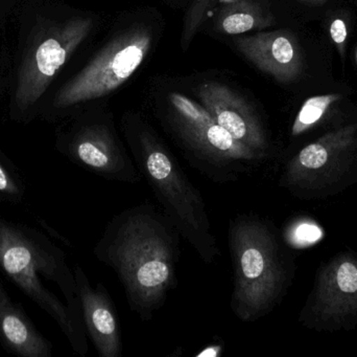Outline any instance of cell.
Listing matches in <instances>:
<instances>
[{
  "label": "cell",
  "instance_id": "20",
  "mask_svg": "<svg viewBox=\"0 0 357 357\" xmlns=\"http://www.w3.org/2000/svg\"><path fill=\"white\" fill-rule=\"evenodd\" d=\"M0 193L10 195V196H16L20 193L16 182L1 163H0Z\"/></svg>",
  "mask_w": 357,
  "mask_h": 357
},
{
  "label": "cell",
  "instance_id": "9",
  "mask_svg": "<svg viewBox=\"0 0 357 357\" xmlns=\"http://www.w3.org/2000/svg\"><path fill=\"white\" fill-rule=\"evenodd\" d=\"M203 107L235 140L264 155L266 138L261 122L247 101L224 84L204 83L199 87Z\"/></svg>",
  "mask_w": 357,
  "mask_h": 357
},
{
  "label": "cell",
  "instance_id": "8",
  "mask_svg": "<svg viewBox=\"0 0 357 357\" xmlns=\"http://www.w3.org/2000/svg\"><path fill=\"white\" fill-rule=\"evenodd\" d=\"M65 153L81 167L110 182L137 184L142 176L113 130L105 124H92L77 130Z\"/></svg>",
  "mask_w": 357,
  "mask_h": 357
},
{
  "label": "cell",
  "instance_id": "19",
  "mask_svg": "<svg viewBox=\"0 0 357 357\" xmlns=\"http://www.w3.org/2000/svg\"><path fill=\"white\" fill-rule=\"evenodd\" d=\"M322 237V230L316 224H302L295 231L296 241L301 245H314Z\"/></svg>",
  "mask_w": 357,
  "mask_h": 357
},
{
  "label": "cell",
  "instance_id": "18",
  "mask_svg": "<svg viewBox=\"0 0 357 357\" xmlns=\"http://www.w3.org/2000/svg\"><path fill=\"white\" fill-rule=\"evenodd\" d=\"M331 40L335 43V48L341 54L342 60H345L346 45H347L348 29L345 20L342 18H337L333 20L331 24Z\"/></svg>",
  "mask_w": 357,
  "mask_h": 357
},
{
  "label": "cell",
  "instance_id": "14",
  "mask_svg": "<svg viewBox=\"0 0 357 357\" xmlns=\"http://www.w3.org/2000/svg\"><path fill=\"white\" fill-rule=\"evenodd\" d=\"M341 99L342 94H321L307 99L296 117L291 129L293 136H300L314 127L328 112L331 106Z\"/></svg>",
  "mask_w": 357,
  "mask_h": 357
},
{
  "label": "cell",
  "instance_id": "12",
  "mask_svg": "<svg viewBox=\"0 0 357 357\" xmlns=\"http://www.w3.org/2000/svg\"><path fill=\"white\" fill-rule=\"evenodd\" d=\"M0 342L22 357H50L52 346L33 326L26 314L8 297L0 283Z\"/></svg>",
  "mask_w": 357,
  "mask_h": 357
},
{
  "label": "cell",
  "instance_id": "1",
  "mask_svg": "<svg viewBox=\"0 0 357 357\" xmlns=\"http://www.w3.org/2000/svg\"><path fill=\"white\" fill-rule=\"evenodd\" d=\"M178 233L150 203L115 215L94 247V255L116 272L130 309L144 322L163 307L177 285Z\"/></svg>",
  "mask_w": 357,
  "mask_h": 357
},
{
  "label": "cell",
  "instance_id": "16",
  "mask_svg": "<svg viewBox=\"0 0 357 357\" xmlns=\"http://www.w3.org/2000/svg\"><path fill=\"white\" fill-rule=\"evenodd\" d=\"M333 281L340 293L357 295V264L351 260L340 262L335 268Z\"/></svg>",
  "mask_w": 357,
  "mask_h": 357
},
{
  "label": "cell",
  "instance_id": "10",
  "mask_svg": "<svg viewBox=\"0 0 357 357\" xmlns=\"http://www.w3.org/2000/svg\"><path fill=\"white\" fill-rule=\"evenodd\" d=\"M77 295L86 331L100 357L123 356L121 329L110 295L102 283L90 284L81 266L75 268Z\"/></svg>",
  "mask_w": 357,
  "mask_h": 357
},
{
  "label": "cell",
  "instance_id": "6",
  "mask_svg": "<svg viewBox=\"0 0 357 357\" xmlns=\"http://www.w3.org/2000/svg\"><path fill=\"white\" fill-rule=\"evenodd\" d=\"M153 36L146 27L121 34L100 50L54 98L58 108L102 98L127 82L149 54Z\"/></svg>",
  "mask_w": 357,
  "mask_h": 357
},
{
  "label": "cell",
  "instance_id": "15",
  "mask_svg": "<svg viewBox=\"0 0 357 357\" xmlns=\"http://www.w3.org/2000/svg\"><path fill=\"white\" fill-rule=\"evenodd\" d=\"M342 130L335 133L325 136L319 142L308 145L302 149L296 159L293 167H302L304 169L316 170L324 167L329 159V148L341 136Z\"/></svg>",
  "mask_w": 357,
  "mask_h": 357
},
{
  "label": "cell",
  "instance_id": "7",
  "mask_svg": "<svg viewBox=\"0 0 357 357\" xmlns=\"http://www.w3.org/2000/svg\"><path fill=\"white\" fill-rule=\"evenodd\" d=\"M92 27V19H71L52 27L33 44L19 71L15 92L17 108L26 110L38 102Z\"/></svg>",
  "mask_w": 357,
  "mask_h": 357
},
{
  "label": "cell",
  "instance_id": "22",
  "mask_svg": "<svg viewBox=\"0 0 357 357\" xmlns=\"http://www.w3.org/2000/svg\"><path fill=\"white\" fill-rule=\"evenodd\" d=\"M303 1L308 2V3L312 4H322L325 3V2L328 1V0H303Z\"/></svg>",
  "mask_w": 357,
  "mask_h": 357
},
{
  "label": "cell",
  "instance_id": "2",
  "mask_svg": "<svg viewBox=\"0 0 357 357\" xmlns=\"http://www.w3.org/2000/svg\"><path fill=\"white\" fill-rule=\"evenodd\" d=\"M0 268L50 314L81 356L88 352L75 272L60 249L41 235L0 218Z\"/></svg>",
  "mask_w": 357,
  "mask_h": 357
},
{
  "label": "cell",
  "instance_id": "17",
  "mask_svg": "<svg viewBox=\"0 0 357 357\" xmlns=\"http://www.w3.org/2000/svg\"><path fill=\"white\" fill-rule=\"evenodd\" d=\"M212 0H193L188 14L185 19L184 31H183V44L185 46L190 43L193 36L197 33L202 22L205 18L209 8H211Z\"/></svg>",
  "mask_w": 357,
  "mask_h": 357
},
{
  "label": "cell",
  "instance_id": "13",
  "mask_svg": "<svg viewBox=\"0 0 357 357\" xmlns=\"http://www.w3.org/2000/svg\"><path fill=\"white\" fill-rule=\"evenodd\" d=\"M272 13L259 2L243 0L224 6L218 17V27L227 35H241L254 29H266L274 24Z\"/></svg>",
  "mask_w": 357,
  "mask_h": 357
},
{
  "label": "cell",
  "instance_id": "23",
  "mask_svg": "<svg viewBox=\"0 0 357 357\" xmlns=\"http://www.w3.org/2000/svg\"><path fill=\"white\" fill-rule=\"evenodd\" d=\"M356 62H357V52H356Z\"/></svg>",
  "mask_w": 357,
  "mask_h": 357
},
{
  "label": "cell",
  "instance_id": "11",
  "mask_svg": "<svg viewBox=\"0 0 357 357\" xmlns=\"http://www.w3.org/2000/svg\"><path fill=\"white\" fill-rule=\"evenodd\" d=\"M239 52L277 81H295L303 68L301 48L287 31H264L234 40Z\"/></svg>",
  "mask_w": 357,
  "mask_h": 357
},
{
  "label": "cell",
  "instance_id": "4",
  "mask_svg": "<svg viewBox=\"0 0 357 357\" xmlns=\"http://www.w3.org/2000/svg\"><path fill=\"white\" fill-rule=\"evenodd\" d=\"M229 242L234 272L231 309L243 322H255L272 309L282 291L278 245L268 226L252 216L231 224Z\"/></svg>",
  "mask_w": 357,
  "mask_h": 357
},
{
  "label": "cell",
  "instance_id": "21",
  "mask_svg": "<svg viewBox=\"0 0 357 357\" xmlns=\"http://www.w3.org/2000/svg\"><path fill=\"white\" fill-rule=\"evenodd\" d=\"M243 1V0H212L211 6L215 3H222L225 6H231V4L237 3V2Z\"/></svg>",
  "mask_w": 357,
  "mask_h": 357
},
{
  "label": "cell",
  "instance_id": "3",
  "mask_svg": "<svg viewBox=\"0 0 357 357\" xmlns=\"http://www.w3.org/2000/svg\"><path fill=\"white\" fill-rule=\"evenodd\" d=\"M136 167L184 240L202 261L213 263L220 255L203 197L187 177L171 151L154 132L142 126L130 136Z\"/></svg>",
  "mask_w": 357,
  "mask_h": 357
},
{
  "label": "cell",
  "instance_id": "5",
  "mask_svg": "<svg viewBox=\"0 0 357 357\" xmlns=\"http://www.w3.org/2000/svg\"><path fill=\"white\" fill-rule=\"evenodd\" d=\"M174 123L193 167L215 182H235L247 165L264 155L235 140L197 103L171 94Z\"/></svg>",
  "mask_w": 357,
  "mask_h": 357
}]
</instances>
